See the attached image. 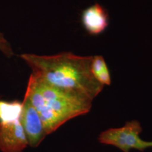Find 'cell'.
<instances>
[{
    "label": "cell",
    "instance_id": "6da1fadb",
    "mask_svg": "<svg viewBox=\"0 0 152 152\" xmlns=\"http://www.w3.org/2000/svg\"><path fill=\"white\" fill-rule=\"evenodd\" d=\"M19 56L31 68L34 77L60 90L93 101L104 89V85L94 79L91 72L92 56L62 52L49 56L22 54Z\"/></svg>",
    "mask_w": 152,
    "mask_h": 152
},
{
    "label": "cell",
    "instance_id": "7a4b0ae2",
    "mask_svg": "<svg viewBox=\"0 0 152 152\" xmlns=\"http://www.w3.org/2000/svg\"><path fill=\"white\" fill-rule=\"evenodd\" d=\"M25 96L37 111L47 135L69 120L90 112L92 104L86 96L51 86L32 74Z\"/></svg>",
    "mask_w": 152,
    "mask_h": 152
},
{
    "label": "cell",
    "instance_id": "3957f363",
    "mask_svg": "<svg viewBox=\"0 0 152 152\" xmlns=\"http://www.w3.org/2000/svg\"><path fill=\"white\" fill-rule=\"evenodd\" d=\"M142 132L139 121H128L121 128H110L102 132L98 140L100 143L114 146L123 152H130V149L144 151L149 148V142L140 138Z\"/></svg>",
    "mask_w": 152,
    "mask_h": 152
},
{
    "label": "cell",
    "instance_id": "277c9868",
    "mask_svg": "<svg viewBox=\"0 0 152 152\" xmlns=\"http://www.w3.org/2000/svg\"><path fill=\"white\" fill-rule=\"evenodd\" d=\"M22 106L20 122L26 133L28 144L32 147H36L41 143L47 134L39 114L29 99L26 96L24 97Z\"/></svg>",
    "mask_w": 152,
    "mask_h": 152
},
{
    "label": "cell",
    "instance_id": "5b68a950",
    "mask_svg": "<svg viewBox=\"0 0 152 152\" xmlns=\"http://www.w3.org/2000/svg\"><path fill=\"white\" fill-rule=\"evenodd\" d=\"M28 145L20 119L0 123V150L3 152H21Z\"/></svg>",
    "mask_w": 152,
    "mask_h": 152
},
{
    "label": "cell",
    "instance_id": "8992f818",
    "mask_svg": "<svg viewBox=\"0 0 152 152\" xmlns=\"http://www.w3.org/2000/svg\"><path fill=\"white\" fill-rule=\"evenodd\" d=\"M81 18L83 27L90 35H99L109 26L107 11L98 3L85 9L83 11Z\"/></svg>",
    "mask_w": 152,
    "mask_h": 152
},
{
    "label": "cell",
    "instance_id": "52a82bcc",
    "mask_svg": "<svg viewBox=\"0 0 152 152\" xmlns=\"http://www.w3.org/2000/svg\"><path fill=\"white\" fill-rule=\"evenodd\" d=\"M91 72L93 77L102 85H110L111 78L107 64L101 55L92 56L91 62Z\"/></svg>",
    "mask_w": 152,
    "mask_h": 152
},
{
    "label": "cell",
    "instance_id": "ba28073f",
    "mask_svg": "<svg viewBox=\"0 0 152 152\" xmlns=\"http://www.w3.org/2000/svg\"><path fill=\"white\" fill-rule=\"evenodd\" d=\"M22 108V103L18 101L0 100V123L14 122L20 119Z\"/></svg>",
    "mask_w": 152,
    "mask_h": 152
},
{
    "label": "cell",
    "instance_id": "9c48e42d",
    "mask_svg": "<svg viewBox=\"0 0 152 152\" xmlns=\"http://www.w3.org/2000/svg\"><path fill=\"white\" fill-rule=\"evenodd\" d=\"M149 148L152 147V141L149 142Z\"/></svg>",
    "mask_w": 152,
    "mask_h": 152
}]
</instances>
